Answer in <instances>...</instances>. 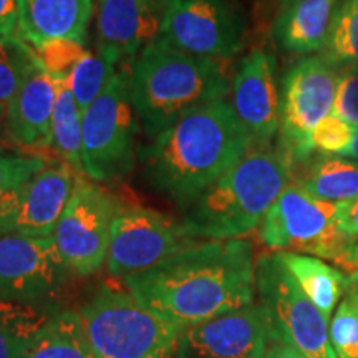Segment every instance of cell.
Instances as JSON below:
<instances>
[{
	"mask_svg": "<svg viewBox=\"0 0 358 358\" xmlns=\"http://www.w3.org/2000/svg\"><path fill=\"white\" fill-rule=\"evenodd\" d=\"M337 211V203L317 199L299 185H289L262 219L259 234L277 252L337 261L353 245L340 231Z\"/></svg>",
	"mask_w": 358,
	"mask_h": 358,
	"instance_id": "ba28073f",
	"label": "cell"
},
{
	"mask_svg": "<svg viewBox=\"0 0 358 358\" xmlns=\"http://www.w3.org/2000/svg\"><path fill=\"white\" fill-rule=\"evenodd\" d=\"M292 164L279 146L252 145L239 163L209 186L181 219L191 239H241L261 226L289 186Z\"/></svg>",
	"mask_w": 358,
	"mask_h": 358,
	"instance_id": "277c9868",
	"label": "cell"
},
{
	"mask_svg": "<svg viewBox=\"0 0 358 358\" xmlns=\"http://www.w3.org/2000/svg\"><path fill=\"white\" fill-rule=\"evenodd\" d=\"M45 166L42 156L10 151L0 145V237L12 232L25 186Z\"/></svg>",
	"mask_w": 358,
	"mask_h": 358,
	"instance_id": "d4e9b609",
	"label": "cell"
},
{
	"mask_svg": "<svg viewBox=\"0 0 358 358\" xmlns=\"http://www.w3.org/2000/svg\"><path fill=\"white\" fill-rule=\"evenodd\" d=\"M55 82V106L52 118V148L75 171L83 173L82 136L83 111L64 80Z\"/></svg>",
	"mask_w": 358,
	"mask_h": 358,
	"instance_id": "484cf974",
	"label": "cell"
},
{
	"mask_svg": "<svg viewBox=\"0 0 358 358\" xmlns=\"http://www.w3.org/2000/svg\"><path fill=\"white\" fill-rule=\"evenodd\" d=\"M123 284L143 307L185 330L256 303L254 250L244 239L198 241Z\"/></svg>",
	"mask_w": 358,
	"mask_h": 358,
	"instance_id": "6da1fadb",
	"label": "cell"
},
{
	"mask_svg": "<svg viewBox=\"0 0 358 358\" xmlns=\"http://www.w3.org/2000/svg\"><path fill=\"white\" fill-rule=\"evenodd\" d=\"M338 71L322 57H302L280 82L279 150L290 164L313 158L312 134L334 110Z\"/></svg>",
	"mask_w": 358,
	"mask_h": 358,
	"instance_id": "9c48e42d",
	"label": "cell"
},
{
	"mask_svg": "<svg viewBox=\"0 0 358 358\" xmlns=\"http://www.w3.org/2000/svg\"><path fill=\"white\" fill-rule=\"evenodd\" d=\"M338 204V227L352 244L358 243V196Z\"/></svg>",
	"mask_w": 358,
	"mask_h": 358,
	"instance_id": "d6a6232c",
	"label": "cell"
},
{
	"mask_svg": "<svg viewBox=\"0 0 358 358\" xmlns=\"http://www.w3.org/2000/svg\"><path fill=\"white\" fill-rule=\"evenodd\" d=\"M30 340L15 330L0 308V358H24Z\"/></svg>",
	"mask_w": 358,
	"mask_h": 358,
	"instance_id": "1f68e13d",
	"label": "cell"
},
{
	"mask_svg": "<svg viewBox=\"0 0 358 358\" xmlns=\"http://www.w3.org/2000/svg\"><path fill=\"white\" fill-rule=\"evenodd\" d=\"M334 115L358 129V69L338 71Z\"/></svg>",
	"mask_w": 358,
	"mask_h": 358,
	"instance_id": "4dcf8cb0",
	"label": "cell"
},
{
	"mask_svg": "<svg viewBox=\"0 0 358 358\" xmlns=\"http://www.w3.org/2000/svg\"><path fill=\"white\" fill-rule=\"evenodd\" d=\"M153 358H171V357H153Z\"/></svg>",
	"mask_w": 358,
	"mask_h": 358,
	"instance_id": "60d3db41",
	"label": "cell"
},
{
	"mask_svg": "<svg viewBox=\"0 0 358 358\" xmlns=\"http://www.w3.org/2000/svg\"><path fill=\"white\" fill-rule=\"evenodd\" d=\"M6 118H7V106L0 105V129H2L3 124H6Z\"/></svg>",
	"mask_w": 358,
	"mask_h": 358,
	"instance_id": "f35d334b",
	"label": "cell"
},
{
	"mask_svg": "<svg viewBox=\"0 0 358 358\" xmlns=\"http://www.w3.org/2000/svg\"><path fill=\"white\" fill-rule=\"evenodd\" d=\"M163 0H98V50L116 64L133 62L159 35Z\"/></svg>",
	"mask_w": 358,
	"mask_h": 358,
	"instance_id": "2e32d148",
	"label": "cell"
},
{
	"mask_svg": "<svg viewBox=\"0 0 358 358\" xmlns=\"http://www.w3.org/2000/svg\"><path fill=\"white\" fill-rule=\"evenodd\" d=\"M70 274L53 237H0V303L48 306L64 292Z\"/></svg>",
	"mask_w": 358,
	"mask_h": 358,
	"instance_id": "7c38bea8",
	"label": "cell"
},
{
	"mask_svg": "<svg viewBox=\"0 0 358 358\" xmlns=\"http://www.w3.org/2000/svg\"><path fill=\"white\" fill-rule=\"evenodd\" d=\"M35 57L37 52L17 35H0V105L13 100Z\"/></svg>",
	"mask_w": 358,
	"mask_h": 358,
	"instance_id": "83f0119b",
	"label": "cell"
},
{
	"mask_svg": "<svg viewBox=\"0 0 358 358\" xmlns=\"http://www.w3.org/2000/svg\"><path fill=\"white\" fill-rule=\"evenodd\" d=\"M342 156H345V158H350L353 161H358V129L355 131V136H353V140L350 143V146H348V150Z\"/></svg>",
	"mask_w": 358,
	"mask_h": 358,
	"instance_id": "8d00e7d4",
	"label": "cell"
},
{
	"mask_svg": "<svg viewBox=\"0 0 358 358\" xmlns=\"http://www.w3.org/2000/svg\"><path fill=\"white\" fill-rule=\"evenodd\" d=\"M128 88L140 128L155 140L191 108L226 100L231 82L221 60L191 55L156 38L131 62Z\"/></svg>",
	"mask_w": 358,
	"mask_h": 358,
	"instance_id": "3957f363",
	"label": "cell"
},
{
	"mask_svg": "<svg viewBox=\"0 0 358 358\" xmlns=\"http://www.w3.org/2000/svg\"><path fill=\"white\" fill-rule=\"evenodd\" d=\"M335 262H337L338 266H342L343 268H347V271L350 272V275L358 272V243L353 244L352 248Z\"/></svg>",
	"mask_w": 358,
	"mask_h": 358,
	"instance_id": "d590c367",
	"label": "cell"
},
{
	"mask_svg": "<svg viewBox=\"0 0 358 358\" xmlns=\"http://www.w3.org/2000/svg\"><path fill=\"white\" fill-rule=\"evenodd\" d=\"M75 169L69 164L45 166L30 179L10 234L52 237L75 187Z\"/></svg>",
	"mask_w": 358,
	"mask_h": 358,
	"instance_id": "d6986e66",
	"label": "cell"
},
{
	"mask_svg": "<svg viewBox=\"0 0 358 358\" xmlns=\"http://www.w3.org/2000/svg\"><path fill=\"white\" fill-rule=\"evenodd\" d=\"M330 343L337 358H358V307L348 294L332 315Z\"/></svg>",
	"mask_w": 358,
	"mask_h": 358,
	"instance_id": "f1b7e54d",
	"label": "cell"
},
{
	"mask_svg": "<svg viewBox=\"0 0 358 358\" xmlns=\"http://www.w3.org/2000/svg\"><path fill=\"white\" fill-rule=\"evenodd\" d=\"M96 358L174 357L182 329L143 307L128 290L101 285L78 308Z\"/></svg>",
	"mask_w": 358,
	"mask_h": 358,
	"instance_id": "5b68a950",
	"label": "cell"
},
{
	"mask_svg": "<svg viewBox=\"0 0 358 358\" xmlns=\"http://www.w3.org/2000/svg\"><path fill=\"white\" fill-rule=\"evenodd\" d=\"M357 129L335 115H329L317 124L312 134L313 150L319 155L342 156L350 146Z\"/></svg>",
	"mask_w": 358,
	"mask_h": 358,
	"instance_id": "f546056e",
	"label": "cell"
},
{
	"mask_svg": "<svg viewBox=\"0 0 358 358\" xmlns=\"http://www.w3.org/2000/svg\"><path fill=\"white\" fill-rule=\"evenodd\" d=\"M93 0H17V37L38 50L53 40L85 42Z\"/></svg>",
	"mask_w": 358,
	"mask_h": 358,
	"instance_id": "ffe728a7",
	"label": "cell"
},
{
	"mask_svg": "<svg viewBox=\"0 0 358 358\" xmlns=\"http://www.w3.org/2000/svg\"><path fill=\"white\" fill-rule=\"evenodd\" d=\"M277 254L308 301L324 313L327 320L332 319L335 307L348 285V279L343 272L329 266L319 257L295 252Z\"/></svg>",
	"mask_w": 358,
	"mask_h": 358,
	"instance_id": "7402d4cb",
	"label": "cell"
},
{
	"mask_svg": "<svg viewBox=\"0 0 358 358\" xmlns=\"http://www.w3.org/2000/svg\"><path fill=\"white\" fill-rule=\"evenodd\" d=\"M294 2H297V0H279V10H280V8H285V7L292 6Z\"/></svg>",
	"mask_w": 358,
	"mask_h": 358,
	"instance_id": "ab89813d",
	"label": "cell"
},
{
	"mask_svg": "<svg viewBox=\"0 0 358 358\" xmlns=\"http://www.w3.org/2000/svg\"><path fill=\"white\" fill-rule=\"evenodd\" d=\"M198 241L186 234L181 222L141 206H122L111 226L106 272L129 277L163 262Z\"/></svg>",
	"mask_w": 358,
	"mask_h": 358,
	"instance_id": "4fadbf2b",
	"label": "cell"
},
{
	"mask_svg": "<svg viewBox=\"0 0 358 358\" xmlns=\"http://www.w3.org/2000/svg\"><path fill=\"white\" fill-rule=\"evenodd\" d=\"M256 295L274 342L292 347L306 358H337L330 343L329 320L308 301L279 254L256 262Z\"/></svg>",
	"mask_w": 358,
	"mask_h": 358,
	"instance_id": "8992f818",
	"label": "cell"
},
{
	"mask_svg": "<svg viewBox=\"0 0 358 358\" xmlns=\"http://www.w3.org/2000/svg\"><path fill=\"white\" fill-rule=\"evenodd\" d=\"M250 146L231 103H206L182 113L143 148V171L155 191L187 209Z\"/></svg>",
	"mask_w": 358,
	"mask_h": 358,
	"instance_id": "7a4b0ae2",
	"label": "cell"
},
{
	"mask_svg": "<svg viewBox=\"0 0 358 358\" xmlns=\"http://www.w3.org/2000/svg\"><path fill=\"white\" fill-rule=\"evenodd\" d=\"M271 342L259 303L191 325L179 337L176 358H262Z\"/></svg>",
	"mask_w": 358,
	"mask_h": 358,
	"instance_id": "5bb4252c",
	"label": "cell"
},
{
	"mask_svg": "<svg viewBox=\"0 0 358 358\" xmlns=\"http://www.w3.org/2000/svg\"><path fill=\"white\" fill-rule=\"evenodd\" d=\"M338 0H297L280 8L272 25L277 47L290 55L312 57L324 50Z\"/></svg>",
	"mask_w": 358,
	"mask_h": 358,
	"instance_id": "44dd1931",
	"label": "cell"
},
{
	"mask_svg": "<svg viewBox=\"0 0 358 358\" xmlns=\"http://www.w3.org/2000/svg\"><path fill=\"white\" fill-rule=\"evenodd\" d=\"M140 129L129 96L128 73L122 71L83 111V173L93 181H122L134 168Z\"/></svg>",
	"mask_w": 358,
	"mask_h": 358,
	"instance_id": "52a82bcc",
	"label": "cell"
},
{
	"mask_svg": "<svg viewBox=\"0 0 358 358\" xmlns=\"http://www.w3.org/2000/svg\"><path fill=\"white\" fill-rule=\"evenodd\" d=\"M297 182L313 198L343 203L358 196V161L337 155H319L310 161Z\"/></svg>",
	"mask_w": 358,
	"mask_h": 358,
	"instance_id": "603a6c76",
	"label": "cell"
},
{
	"mask_svg": "<svg viewBox=\"0 0 358 358\" xmlns=\"http://www.w3.org/2000/svg\"><path fill=\"white\" fill-rule=\"evenodd\" d=\"M123 204L93 179L77 178L57 229V249L73 274L90 277L106 264L111 226Z\"/></svg>",
	"mask_w": 358,
	"mask_h": 358,
	"instance_id": "8fae6325",
	"label": "cell"
},
{
	"mask_svg": "<svg viewBox=\"0 0 358 358\" xmlns=\"http://www.w3.org/2000/svg\"><path fill=\"white\" fill-rule=\"evenodd\" d=\"M0 35H17V0H0Z\"/></svg>",
	"mask_w": 358,
	"mask_h": 358,
	"instance_id": "836d02e7",
	"label": "cell"
},
{
	"mask_svg": "<svg viewBox=\"0 0 358 358\" xmlns=\"http://www.w3.org/2000/svg\"><path fill=\"white\" fill-rule=\"evenodd\" d=\"M35 52L53 80H64L69 85L82 111L101 95L116 75L115 60L101 50H88L77 40H53Z\"/></svg>",
	"mask_w": 358,
	"mask_h": 358,
	"instance_id": "ac0fdd59",
	"label": "cell"
},
{
	"mask_svg": "<svg viewBox=\"0 0 358 358\" xmlns=\"http://www.w3.org/2000/svg\"><path fill=\"white\" fill-rule=\"evenodd\" d=\"M262 358H306V357H302L297 350H294L292 347L285 345V343L271 340L266 348V352H264Z\"/></svg>",
	"mask_w": 358,
	"mask_h": 358,
	"instance_id": "e575fe53",
	"label": "cell"
},
{
	"mask_svg": "<svg viewBox=\"0 0 358 358\" xmlns=\"http://www.w3.org/2000/svg\"><path fill=\"white\" fill-rule=\"evenodd\" d=\"M24 358H96L85 338L78 313L57 312L30 340Z\"/></svg>",
	"mask_w": 358,
	"mask_h": 358,
	"instance_id": "cb8c5ba5",
	"label": "cell"
},
{
	"mask_svg": "<svg viewBox=\"0 0 358 358\" xmlns=\"http://www.w3.org/2000/svg\"><path fill=\"white\" fill-rule=\"evenodd\" d=\"M53 106L55 82L37 55L7 106L6 129L10 141L25 150L52 146Z\"/></svg>",
	"mask_w": 358,
	"mask_h": 358,
	"instance_id": "e0dca14e",
	"label": "cell"
},
{
	"mask_svg": "<svg viewBox=\"0 0 358 358\" xmlns=\"http://www.w3.org/2000/svg\"><path fill=\"white\" fill-rule=\"evenodd\" d=\"M320 57L335 70L358 69V0L338 2Z\"/></svg>",
	"mask_w": 358,
	"mask_h": 358,
	"instance_id": "4316f807",
	"label": "cell"
},
{
	"mask_svg": "<svg viewBox=\"0 0 358 358\" xmlns=\"http://www.w3.org/2000/svg\"><path fill=\"white\" fill-rule=\"evenodd\" d=\"M231 92V105L250 143L272 145L280 127V88L277 87L275 57L264 48L249 52L236 69Z\"/></svg>",
	"mask_w": 358,
	"mask_h": 358,
	"instance_id": "9a60e30c",
	"label": "cell"
},
{
	"mask_svg": "<svg viewBox=\"0 0 358 358\" xmlns=\"http://www.w3.org/2000/svg\"><path fill=\"white\" fill-rule=\"evenodd\" d=\"M348 289H350V294L352 299L355 301L357 307H358V272H355V274H352L350 277H348Z\"/></svg>",
	"mask_w": 358,
	"mask_h": 358,
	"instance_id": "74e56055",
	"label": "cell"
},
{
	"mask_svg": "<svg viewBox=\"0 0 358 358\" xmlns=\"http://www.w3.org/2000/svg\"><path fill=\"white\" fill-rule=\"evenodd\" d=\"M245 30L234 0H163L158 38L176 50L229 60L243 50Z\"/></svg>",
	"mask_w": 358,
	"mask_h": 358,
	"instance_id": "30bf717a",
	"label": "cell"
}]
</instances>
